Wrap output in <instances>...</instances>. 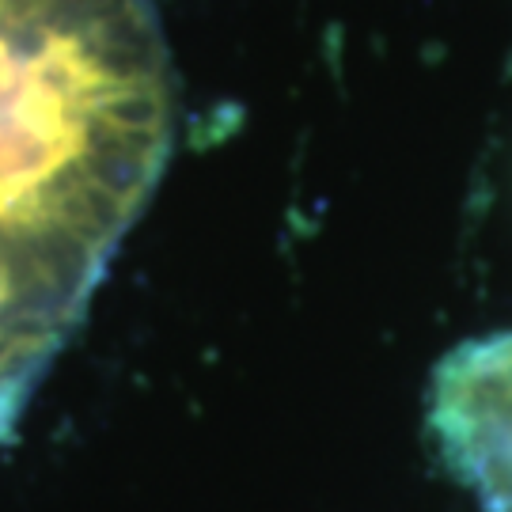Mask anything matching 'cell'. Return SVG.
<instances>
[{
    "instance_id": "obj_1",
    "label": "cell",
    "mask_w": 512,
    "mask_h": 512,
    "mask_svg": "<svg viewBox=\"0 0 512 512\" xmlns=\"http://www.w3.org/2000/svg\"><path fill=\"white\" fill-rule=\"evenodd\" d=\"M171 145L175 76L148 0H0V304L46 357Z\"/></svg>"
}]
</instances>
